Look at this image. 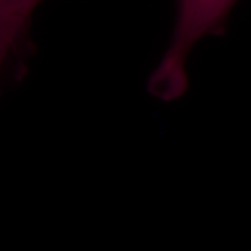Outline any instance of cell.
Segmentation results:
<instances>
[{
    "label": "cell",
    "mask_w": 251,
    "mask_h": 251,
    "mask_svg": "<svg viewBox=\"0 0 251 251\" xmlns=\"http://www.w3.org/2000/svg\"><path fill=\"white\" fill-rule=\"evenodd\" d=\"M29 27L6 0H0V82L13 66L20 64L21 56L27 50Z\"/></svg>",
    "instance_id": "2"
},
{
    "label": "cell",
    "mask_w": 251,
    "mask_h": 251,
    "mask_svg": "<svg viewBox=\"0 0 251 251\" xmlns=\"http://www.w3.org/2000/svg\"><path fill=\"white\" fill-rule=\"evenodd\" d=\"M6 1L18 17L31 25L34 11L44 0H6Z\"/></svg>",
    "instance_id": "3"
},
{
    "label": "cell",
    "mask_w": 251,
    "mask_h": 251,
    "mask_svg": "<svg viewBox=\"0 0 251 251\" xmlns=\"http://www.w3.org/2000/svg\"><path fill=\"white\" fill-rule=\"evenodd\" d=\"M237 0H176V23L171 44L148 80L155 98L175 100L187 90L186 62L191 49L208 35H222Z\"/></svg>",
    "instance_id": "1"
}]
</instances>
